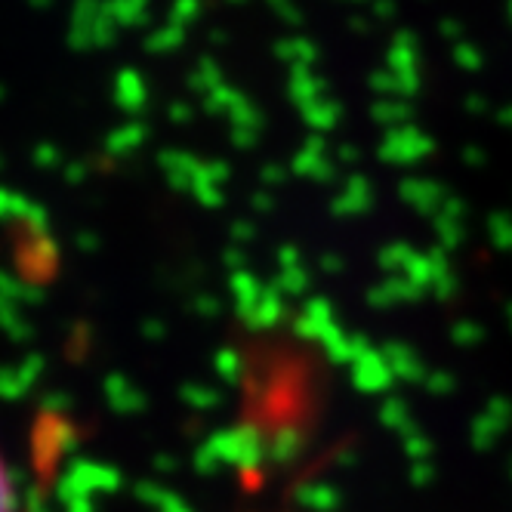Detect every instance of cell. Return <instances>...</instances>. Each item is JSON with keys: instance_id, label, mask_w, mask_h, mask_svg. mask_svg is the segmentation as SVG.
<instances>
[{"instance_id": "obj_1", "label": "cell", "mask_w": 512, "mask_h": 512, "mask_svg": "<svg viewBox=\"0 0 512 512\" xmlns=\"http://www.w3.org/2000/svg\"><path fill=\"white\" fill-rule=\"evenodd\" d=\"M13 506H16V488L4 457H0V512H13Z\"/></svg>"}]
</instances>
